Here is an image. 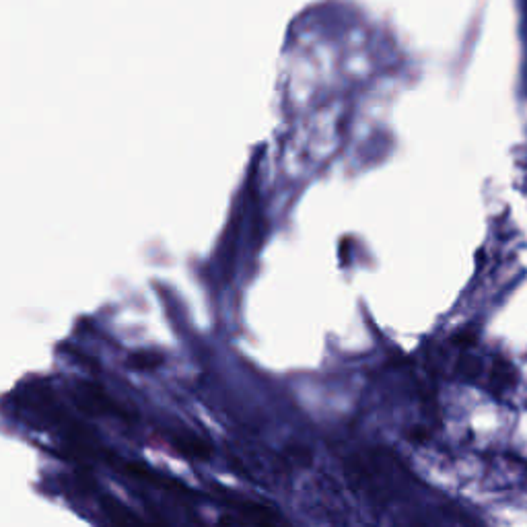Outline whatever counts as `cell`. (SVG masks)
<instances>
[{"label":"cell","instance_id":"6da1fadb","mask_svg":"<svg viewBox=\"0 0 527 527\" xmlns=\"http://www.w3.org/2000/svg\"><path fill=\"white\" fill-rule=\"evenodd\" d=\"M488 385L490 390H493L495 394H503L507 392L509 388H513L515 385V369L509 365V361L505 359H497L493 369H490V375H488Z\"/></svg>","mask_w":527,"mask_h":527},{"label":"cell","instance_id":"7a4b0ae2","mask_svg":"<svg viewBox=\"0 0 527 527\" xmlns=\"http://www.w3.org/2000/svg\"><path fill=\"white\" fill-rule=\"evenodd\" d=\"M458 373L470 381L478 379L480 373H482V367L478 363V359H472V357H462L460 361V367H458Z\"/></svg>","mask_w":527,"mask_h":527},{"label":"cell","instance_id":"3957f363","mask_svg":"<svg viewBox=\"0 0 527 527\" xmlns=\"http://www.w3.org/2000/svg\"><path fill=\"white\" fill-rule=\"evenodd\" d=\"M453 342L458 344L460 348H472L476 344V334H474V330H464V332L453 336Z\"/></svg>","mask_w":527,"mask_h":527},{"label":"cell","instance_id":"277c9868","mask_svg":"<svg viewBox=\"0 0 527 527\" xmlns=\"http://www.w3.org/2000/svg\"><path fill=\"white\" fill-rule=\"evenodd\" d=\"M412 441H425L427 439V433L423 429H416L412 435H410Z\"/></svg>","mask_w":527,"mask_h":527}]
</instances>
